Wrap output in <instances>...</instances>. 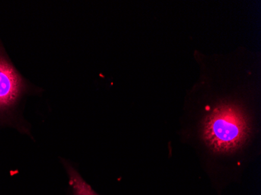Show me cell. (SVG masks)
<instances>
[{"mask_svg": "<svg viewBox=\"0 0 261 195\" xmlns=\"http://www.w3.org/2000/svg\"><path fill=\"white\" fill-rule=\"evenodd\" d=\"M43 92L20 74L0 39V124L20 125V111L27 99Z\"/></svg>", "mask_w": 261, "mask_h": 195, "instance_id": "2", "label": "cell"}, {"mask_svg": "<svg viewBox=\"0 0 261 195\" xmlns=\"http://www.w3.org/2000/svg\"><path fill=\"white\" fill-rule=\"evenodd\" d=\"M63 164L70 178V184L72 187L74 195H98L92 190L90 186L83 180L77 170L69 162L63 160Z\"/></svg>", "mask_w": 261, "mask_h": 195, "instance_id": "3", "label": "cell"}, {"mask_svg": "<svg viewBox=\"0 0 261 195\" xmlns=\"http://www.w3.org/2000/svg\"><path fill=\"white\" fill-rule=\"evenodd\" d=\"M250 134L247 116L238 105L221 104L205 117L202 137L214 152L229 154L241 149Z\"/></svg>", "mask_w": 261, "mask_h": 195, "instance_id": "1", "label": "cell"}]
</instances>
